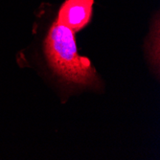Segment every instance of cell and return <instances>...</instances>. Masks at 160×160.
Instances as JSON below:
<instances>
[{
    "label": "cell",
    "instance_id": "obj_1",
    "mask_svg": "<svg viewBox=\"0 0 160 160\" xmlns=\"http://www.w3.org/2000/svg\"><path fill=\"white\" fill-rule=\"evenodd\" d=\"M44 50L51 68L63 81L80 86H100L91 62L79 54L75 32L71 29L54 22L45 38Z\"/></svg>",
    "mask_w": 160,
    "mask_h": 160
},
{
    "label": "cell",
    "instance_id": "obj_2",
    "mask_svg": "<svg viewBox=\"0 0 160 160\" xmlns=\"http://www.w3.org/2000/svg\"><path fill=\"white\" fill-rule=\"evenodd\" d=\"M95 0H65L58 12L56 22L78 32L88 25Z\"/></svg>",
    "mask_w": 160,
    "mask_h": 160
},
{
    "label": "cell",
    "instance_id": "obj_3",
    "mask_svg": "<svg viewBox=\"0 0 160 160\" xmlns=\"http://www.w3.org/2000/svg\"><path fill=\"white\" fill-rule=\"evenodd\" d=\"M146 50L148 53V57L150 62L153 68L156 69L155 73L159 74V65H160V54H159V18L153 21L151 32L149 35V38L147 40Z\"/></svg>",
    "mask_w": 160,
    "mask_h": 160
}]
</instances>
